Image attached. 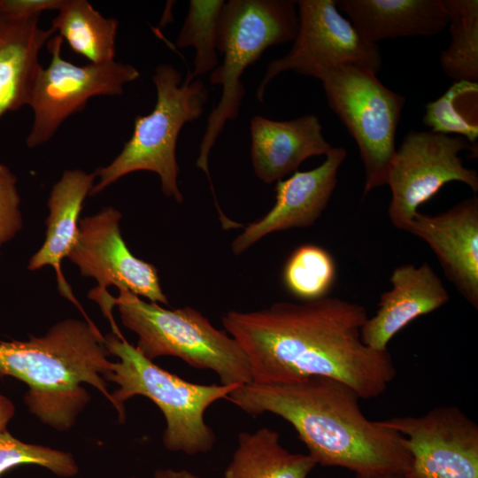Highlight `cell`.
Segmentation results:
<instances>
[{
    "instance_id": "1",
    "label": "cell",
    "mask_w": 478,
    "mask_h": 478,
    "mask_svg": "<svg viewBox=\"0 0 478 478\" xmlns=\"http://www.w3.org/2000/svg\"><path fill=\"white\" fill-rule=\"evenodd\" d=\"M366 308L337 297L276 302L251 312L229 311L225 330L246 354L253 383L324 376L350 386L360 398L382 395L397 374L389 350L363 343Z\"/></svg>"
},
{
    "instance_id": "2",
    "label": "cell",
    "mask_w": 478,
    "mask_h": 478,
    "mask_svg": "<svg viewBox=\"0 0 478 478\" xmlns=\"http://www.w3.org/2000/svg\"><path fill=\"white\" fill-rule=\"evenodd\" d=\"M227 399L243 412H266L287 420L317 464L355 474H403L411 456L397 432L369 420L358 395L347 384L324 376L235 388Z\"/></svg>"
},
{
    "instance_id": "3",
    "label": "cell",
    "mask_w": 478,
    "mask_h": 478,
    "mask_svg": "<svg viewBox=\"0 0 478 478\" xmlns=\"http://www.w3.org/2000/svg\"><path fill=\"white\" fill-rule=\"evenodd\" d=\"M109 356L104 337L91 320L66 319L42 336L0 342V376L26 383L29 412L43 424L66 431L90 399L82 383L111 402L107 377L113 362Z\"/></svg>"
},
{
    "instance_id": "4",
    "label": "cell",
    "mask_w": 478,
    "mask_h": 478,
    "mask_svg": "<svg viewBox=\"0 0 478 478\" xmlns=\"http://www.w3.org/2000/svg\"><path fill=\"white\" fill-rule=\"evenodd\" d=\"M119 291L114 297L107 291L91 290L89 297L110 320L112 307H119L122 324L137 335L135 348L146 358H179L194 368L212 371L223 385L252 382L250 363L240 344L200 312L189 306L166 309L127 289Z\"/></svg>"
},
{
    "instance_id": "5",
    "label": "cell",
    "mask_w": 478,
    "mask_h": 478,
    "mask_svg": "<svg viewBox=\"0 0 478 478\" xmlns=\"http://www.w3.org/2000/svg\"><path fill=\"white\" fill-rule=\"evenodd\" d=\"M104 341L110 355L118 358L107 382L118 387L111 393V403L120 421H125V403L128 399L145 397L164 415L162 442L166 449L187 455L209 452L216 443V436L204 420L205 412L216 401L227 398L238 386L185 381L146 358L121 334H108Z\"/></svg>"
},
{
    "instance_id": "6",
    "label": "cell",
    "mask_w": 478,
    "mask_h": 478,
    "mask_svg": "<svg viewBox=\"0 0 478 478\" xmlns=\"http://www.w3.org/2000/svg\"><path fill=\"white\" fill-rule=\"evenodd\" d=\"M297 1L229 0L225 3L217 27V50L223 62L210 75L222 93L207 120L196 165L209 176L211 150L228 120L240 112L245 89L241 81L244 70L269 47L294 41L298 30Z\"/></svg>"
},
{
    "instance_id": "7",
    "label": "cell",
    "mask_w": 478,
    "mask_h": 478,
    "mask_svg": "<svg viewBox=\"0 0 478 478\" xmlns=\"http://www.w3.org/2000/svg\"><path fill=\"white\" fill-rule=\"evenodd\" d=\"M157 101L152 112L136 116L134 131L120 154L106 166L94 172L99 178L90 196L103 191L120 178L136 171L156 173L165 196L183 202L177 178L176 144L187 122L198 119L208 99V90L199 80L182 82L181 73L169 64H161L152 76Z\"/></svg>"
},
{
    "instance_id": "8",
    "label": "cell",
    "mask_w": 478,
    "mask_h": 478,
    "mask_svg": "<svg viewBox=\"0 0 478 478\" xmlns=\"http://www.w3.org/2000/svg\"><path fill=\"white\" fill-rule=\"evenodd\" d=\"M312 77L322 81L330 108L358 144L366 172L364 196L387 184L405 97L385 87L373 71L359 66L323 68Z\"/></svg>"
},
{
    "instance_id": "9",
    "label": "cell",
    "mask_w": 478,
    "mask_h": 478,
    "mask_svg": "<svg viewBox=\"0 0 478 478\" xmlns=\"http://www.w3.org/2000/svg\"><path fill=\"white\" fill-rule=\"evenodd\" d=\"M63 39L53 35L47 43L51 55L49 66L40 69L28 105L34 120L26 139L35 148L48 142L69 116L81 112L89 98L120 96L124 86L135 81L139 71L129 64L115 60L103 64L78 66L61 54Z\"/></svg>"
},
{
    "instance_id": "10",
    "label": "cell",
    "mask_w": 478,
    "mask_h": 478,
    "mask_svg": "<svg viewBox=\"0 0 478 478\" xmlns=\"http://www.w3.org/2000/svg\"><path fill=\"white\" fill-rule=\"evenodd\" d=\"M474 151L466 138L432 131L411 130L393 157L387 176L392 197L388 213L391 223L405 230L419 206L451 181H460L476 192L477 172L466 167L461 150Z\"/></svg>"
},
{
    "instance_id": "11",
    "label": "cell",
    "mask_w": 478,
    "mask_h": 478,
    "mask_svg": "<svg viewBox=\"0 0 478 478\" xmlns=\"http://www.w3.org/2000/svg\"><path fill=\"white\" fill-rule=\"evenodd\" d=\"M298 30L293 46L282 58L271 61L256 96L263 102L266 88L281 72L312 76L320 69L340 65L366 67L375 74L382 66L377 44L365 41L343 18L335 0H299Z\"/></svg>"
},
{
    "instance_id": "12",
    "label": "cell",
    "mask_w": 478,
    "mask_h": 478,
    "mask_svg": "<svg viewBox=\"0 0 478 478\" xmlns=\"http://www.w3.org/2000/svg\"><path fill=\"white\" fill-rule=\"evenodd\" d=\"M376 422L403 437L411 456L404 478H478V425L459 408Z\"/></svg>"
},
{
    "instance_id": "13",
    "label": "cell",
    "mask_w": 478,
    "mask_h": 478,
    "mask_svg": "<svg viewBox=\"0 0 478 478\" xmlns=\"http://www.w3.org/2000/svg\"><path fill=\"white\" fill-rule=\"evenodd\" d=\"M121 213L109 206L79 221L77 242L68 258L82 276L95 278L93 289L106 292L110 285L146 297L150 302L168 305L159 284L157 268L128 250L121 236Z\"/></svg>"
},
{
    "instance_id": "14",
    "label": "cell",
    "mask_w": 478,
    "mask_h": 478,
    "mask_svg": "<svg viewBox=\"0 0 478 478\" xmlns=\"http://www.w3.org/2000/svg\"><path fill=\"white\" fill-rule=\"evenodd\" d=\"M346 155L343 148L333 147L319 166L296 171L289 178L276 181L274 205L236 236L231 244L232 252L241 255L273 232L313 225L328 204L337 182L338 169Z\"/></svg>"
},
{
    "instance_id": "15",
    "label": "cell",
    "mask_w": 478,
    "mask_h": 478,
    "mask_svg": "<svg viewBox=\"0 0 478 478\" xmlns=\"http://www.w3.org/2000/svg\"><path fill=\"white\" fill-rule=\"evenodd\" d=\"M405 231L425 241L459 293L478 308V197L435 216L417 212Z\"/></svg>"
},
{
    "instance_id": "16",
    "label": "cell",
    "mask_w": 478,
    "mask_h": 478,
    "mask_svg": "<svg viewBox=\"0 0 478 478\" xmlns=\"http://www.w3.org/2000/svg\"><path fill=\"white\" fill-rule=\"evenodd\" d=\"M389 281L392 289L381 294L376 313L366 319L360 330L363 343L376 351L388 350V343L402 328L450 299L441 279L427 262L418 267L399 266Z\"/></svg>"
},
{
    "instance_id": "17",
    "label": "cell",
    "mask_w": 478,
    "mask_h": 478,
    "mask_svg": "<svg viewBox=\"0 0 478 478\" xmlns=\"http://www.w3.org/2000/svg\"><path fill=\"white\" fill-rule=\"evenodd\" d=\"M251 156L255 174L270 184L281 180L308 158L327 155L332 146L315 115L277 121L256 115L251 120Z\"/></svg>"
},
{
    "instance_id": "18",
    "label": "cell",
    "mask_w": 478,
    "mask_h": 478,
    "mask_svg": "<svg viewBox=\"0 0 478 478\" xmlns=\"http://www.w3.org/2000/svg\"><path fill=\"white\" fill-rule=\"evenodd\" d=\"M96 175L81 169L66 170L51 189L47 205L45 240L29 260L27 268L37 270L46 266L54 268L60 294L74 304L89 319L66 281L62 260L73 249L79 235V216L83 201L94 187Z\"/></svg>"
},
{
    "instance_id": "19",
    "label": "cell",
    "mask_w": 478,
    "mask_h": 478,
    "mask_svg": "<svg viewBox=\"0 0 478 478\" xmlns=\"http://www.w3.org/2000/svg\"><path fill=\"white\" fill-rule=\"evenodd\" d=\"M358 35L367 42L440 33L449 16L443 0H337Z\"/></svg>"
},
{
    "instance_id": "20",
    "label": "cell",
    "mask_w": 478,
    "mask_h": 478,
    "mask_svg": "<svg viewBox=\"0 0 478 478\" xmlns=\"http://www.w3.org/2000/svg\"><path fill=\"white\" fill-rule=\"evenodd\" d=\"M54 33L40 27L39 18L19 20L0 14V119L28 105L42 67L40 50Z\"/></svg>"
},
{
    "instance_id": "21",
    "label": "cell",
    "mask_w": 478,
    "mask_h": 478,
    "mask_svg": "<svg viewBox=\"0 0 478 478\" xmlns=\"http://www.w3.org/2000/svg\"><path fill=\"white\" fill-rule=\"evenodd\" d=\"M317 463L309 454L293 453L269 428L242 431L222 478H307Z\"/></svg>"
},
{
    "instance_id": "22",
    "label": "cell",
    "mask_w": 478,
    "mask_h": 478,
    "mask_svg": "<svg viewBox=\"0 0 478 478\" xmlns=\"http://www.w3.org/2000/svg\"><path fill=\"white\" fill-rule=\"evenodd\" d=\"M51 28L72 50L92 64L114 60L119 22L105 18L86 0H64Z\"/></svg>"
},
{
    "instance_id": "23",
    "label": "cell",
    "mask_w": 478,
    "mask_h": 478,
    "mask_svg": "<svg viewBox=\"0 0 478 478\" xmlns=\"http://www.w3.org/2000/svg\"><path fill=\"white\" fill-rule=\"evenodd\" d=\"M451 42L440 56L445 74L455 81H478V1L443 0Z\"/></svg>"
},
{
    "instance_id": "24",
    "label": "cell",
    "mask_w": 478,
    "mask_h": 478,
    "mask_svg": "<svg viewBox=\"0 0 478 478\" xmlns=\"http://www.w3.org/2000/svg\"><path fill=\"white\" fill-rule=\"evenodd\" d=\"M223 0H190L183 26L178 35L179 48L196 50L193 69L187 77L193 81L212 72L218 66L217 27Z\"/></svg>"
},
{
    "instance_id": "25",
    "label": "cell",
    "mask_w": 478,
    "mask_h": 478,
    "mask_svg": "<svg viewBox=\"0 0 478 478\" xmlns=\"http://www.w3.org/2000/svg\"><path fill=\"white\" fill-rule=\"evenodd\" d=\"M282 279L289 293L299 299L323 298L335 282V260L328 251L318 245H301L289 257Z\"/></svg>"
},
{
    "instance_id": "26",
    "label": "cell",
    "mask_w": 478,
    "mask_h": 478,
    "mask_svg": "<svg viewBox=\"0 0 478 478\" xmlns=\"http://www.w3.org/2000/svg\"><path fill=\"white\" fill-rule=\"evenodd\" d=\"M22 465H36L64 478L73 477L79 472V466L72 453L23 442L8 430L0 432V476Z\"/></svg>"
},
{
    "instance_id": "27",
    "label": "cell",
    "mask_w": 478,
    "mask_h": 478,
    "mask_svg": "<svg viewBox=\"0 0 478 478\" xmlns=\"http://www.w3.org/2000/svg\"><path fill=\"white\" fill-rule=\"evenodd\" d=\"M474 90H478V82L454 81L439 98L426 104L424 124L432 132L456 134L474 143L478 137L477 119L467 115L458 104L465 94Z\"/></svg>"
},
{
    "instance_id": "28",
    "label": "cell",
    "mask_w": 478,
    "mask_h": 478,
    "mask_svg": "<svg viewBox=\"0 0 478 478\" xmlns=\"http://www.w3.org/2000/svg\"><path fill=\"white\" fill-rule=\"evenodd\" d=\"M19 204L17 177L8 166L0 163V249L22 227Z\"/></svg>"
},
{
    "instance_id": "29",
    "label": "cell",
    "mask_w": 478,
    "mask_h": 478,
    "mask_svg": "<svg viewBox=\"0 0 478 478\" xmlns=\"http://www.w3.org/2000/svg\"><path fill=\"white\" fill-rule=\"evenodd\" d=\"M64 0H0V14L25 20L39 18L45 11L58 10Z\"/></svg>"
},
{
    "instance_id": "30",
    "label": "cell",
    "mask_w": 478,
    "mask_h": 478,
    "mask_svg": "<svg viewBox=\"0 0 478 478\" xmlns=\"http://www.w3.org/2000/svg\"><path fill=\"white\" fill-rule=\"evenodd\" d=\"M16 412L13 402L0 392V432L7 430V426Z\"/></svg>"
},
{
    "instance_id": "31",
    "label": "cell",
    "mask_w": 478,
    "mask_h": 478,
    "mask_svg": "<svg viewBox=\"0 0 478 478\" xmlns=\"http://www.w3.org/2000/svg\"><path fill=\"white\" fill-rule=\"evenodd\" d=\"M154 478H203L188 470H173L171 468L158 469L154 474Z\"/></svg>"
},
{
    "instance_id": "32",
    "label": "cell",
    "mask_w": 478,
    "mask_h": 478,
    "mask_svg": "<svg viewBox=\"0 0 478 478\" xmlns=\"http://www.w3.org/2000/svg\"><path fill=\"white\" fill-rule=\"evenodd\" d=\"M354 478H404L403 474H355Z\"/></svg>"
},
{
    "instance_id": "33",
    "label": "cell",
    "mask_w": 478,
    "mask_h": 478,
    "mask_svg": "<svg viewBox=\"0 0 478 478\" xmlns=\"http://www.w3.org/2000/svg\"><path fill=\"white\" fill-rule=\"evenodd\" d=\"M126 478H139V477H126Z\"/></svg>"
}]
</instances>
